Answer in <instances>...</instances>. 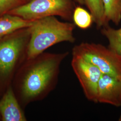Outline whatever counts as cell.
I'll use <instances>...</instances> for the list:
<instances>
[{
    "instance_id": "6da1fadb",
    "label": "cell",
    "mask_w": 121,
    "mask_h": 121,
    "mask_svg": "<svg viewBox=\"0 0 121 121\" xmlns=\"http://www.w3.org/2000/svg\"><path fill=\"white\" fill-rule=\"evenodd\" d=\"M69 52H44L26 60L18 74L17 87L24 104L43 99L57 84L60 65Z\"/></svg>"
},
{
    "instance_id": "7a4b0ae2",
    "label": "cell",
    "mask_w": 121,
    "mask_h": 121,
    "mask_svg": "<svg viewBox=\"0 0 121 121\" xmlns=\"http://www.w3.org/2000/svg\"><path fill=\"white\" fill-rule=\"evenodd\" d=\"M74 23L60 22L54 16L33 21L28 27L30 38L26 49V60L43 53L52 46L63 42L73 43Z\"/></svg>"
},
{
    "instance_id": "3957f363",
    "label": "cell",
    "mask_w": 121,
    "mask_h": 121,
    "mask_svg": "<svg viewBox=\"0 0 121 121\" xmlns=\"http://www.w3.org/2000/svg\"><path fill=\"white\" fill-rule=\"evenodd\" d=\"M29 38V31L26 35L17 34L0 39V88L9 86L17 67L26 57Z\"/></svg>"
},
{
    "instance_id": "277c9868",
    "label": "cell",
    "mask_w": 121,
    "mask_h": 121,
    "mask_svg": "<svg viewBox=\"0 0 121 121\" xmlns=\"http://www.w3.org/2000/svg\"><path fill=\"white\" fill-rule=\"evenodd\" d=\"M72 55L95 65L102 73L121 80V55L99 43L82 42L73 47Z\"/></svg>"
},
{
    "instance_id": "5b68a950",
    "label": "cell",
    "mask_w": 121,
    "mask_h": 121,
    "mask_svg": "<svg viewBox=\"0 0 121 121\" xmlns=\"http://www.w3.org/2000/svg\"><path fill=\"white\" fill-rule=\"evenodd\" d=\"M72 9L71 0H31L13 9L10 13L29 21L52 16L69 20Z\"/></svg>"
},
{
    "instance_id": "8992f818",
    "label": "cell",
    "mask_w": 121,
    "mask_h": 121,
    "mask_svg": "<svg viewBox=\"0 0 121 121\" xmlns=\"http://www.w3.org/2000/svg\"><path fill=\"white\" fill-rule=\"evenodd\" d=\"M71 65L86 98L97 103V88L102 72L95 65L80 56L72 55Z\"/></svg>"
},
{
    "instance_id": "52a82bcc",
    "label": "cell",
    "mask_w": 121,
    "mask_h": 121,
    "mask_svg": "<svg viewBox=\"0 0 121 121\" xmlns=\"http://www.w3.org/2000/svg\"><path fill=\"white\" fill-rule=\"evenodd\" d=\"M97 103L121 106V80L102 73L97 86Z\"/></svg>"
},
{
    "instance_id": "ba28073f",
    "label": "cell",
    "mask_w": 121,
    "mask_h": 121,
    "mask_svg": "<svg viewBox=\"0 0 121 121\" xmlns=\"http://www.w3.org/2000/svg\"><path fill=\"white\" fill-rule=\"evenodd\" d=\"M0 117L3 121H26L25 115L10 85L0 100Z\"/></svg>"
},
{
    "instance_id": "9c48e42d",
    "label": "cell",
    "mask_w": 121,
    "mask_h": 121,
    "mask_svg": "<svg viewBox=\"0 0 121 121\" xmlns=\"http://www.w3.org/2000/svg\"><path fill=\"white\" fill-rule=\"evenodd\" d=\"M33 21L26 20L13 14H6L0 17V39L13 32L30 27Z\"/></svg>"
},
{
    "instance_id": "30bf717a",
    "label": "cell",
    "mask_w": 121,
    "mask_h": 121,
    "mask_svg": "<svg viewBox=\"0 0 121 121\" xmlns=\"http://www.w3.org/2000/svg\"><path fill=\"white\" fill-rule=\"evenodd\" d=\"M105 26L111 21L118 25L121 20V0H102Z\"/></svg>"
},
{
    "instance_id": "8fae6325",
    "label": "cell",
    "mask_w": 121,
    "mask_h": 121,
    "mask_svg": "<svg viewBox=\"0 0 121 121\" xmlns=\"http://www.w3.org/2000/svg\"><path fill=\"white\" fill-rule=\"evenodd\" d=\"M79 3L86 6L89 9L98 28L105 26L104 6L102 0H77Z\"/></svg>"
},
{
    "instance_id": "7c38bea8",
    "label": "cell",
    "mask_w": 121,
    "mask_h": 121,
    "mask_svg": "<svg viewBox=\"0 0 121 121\" xmlns=\"http://www.w3.org/2000/svg\"><path fill=\"white\" fill-rule=\"evenodd\" d=\"M101 32L108 40V47L121 55V27L115 29L108 25L102 27Z\"/></svg>"
},
{
    "instance_id": "4fadbf2b",
    "label": "cell",
    "mask_w": 121,
    "mask_h": 121,
    "mask_svg": "<svg viewBox=\"0 0 121 121\" xmlns=\"http://www.w3.org/2000/svg\"><path fill=\"white\" fill-rule=\"evenodd\" d=\"M74 24L82 29L89 28L93 22V19L91 13L81 7L74 9L73 14Z\"/></svg>"
},
{
    "instance_id": "5bb4252c",
    "label": "cell",
    "mask_w": 121,
    "mask_h": 121,
    "mask_svg": "<svg viewBox=\"0 0 121 121\" xmlns=\"http://www.w3.org/2000/svg\"><path fill=\"white\" fill-rule=\"evenodd\" d=\"M18 0H0V13L9 9Z\"/></svg>"
},
{
    "instance_id": "9a60e30c",
    "label": "cell",
    "mask_w": 121,
    "mask_h": 121,
    "mask_svg": "<svg viewBox=\"0 0 121 121\" xmlns=\"http://www.w3.org/2000/svg\"><path fill=\"white\" fill-rule=\"evenodd\" d=\"M118 121H121V115L120 116V117H119V119H118Z\"/></svg>"
}]
</instances>
